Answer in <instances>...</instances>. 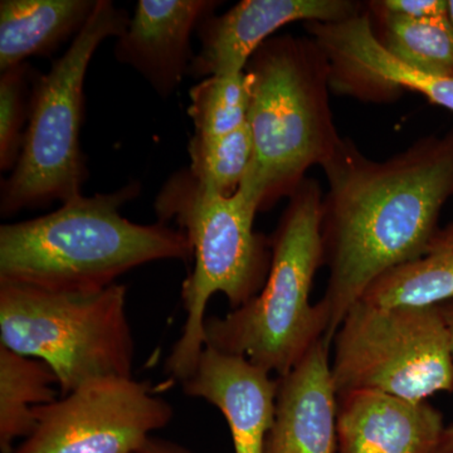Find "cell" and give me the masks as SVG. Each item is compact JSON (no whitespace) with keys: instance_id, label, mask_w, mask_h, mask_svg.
Segmentation results:
<instances>
[{"instance_id":"cell-10","label":"cell","mask_w":453,"mask_h":453,"mask_svg":"<svg viewBox=\"0 0 453 453\" xmlns=\"http://www.w3.org/2000/svg\"><path fill=\"white\" fill-rule=\"evenodd\" d=\"M303 28L326 56L334 94L389 104L412 91L453 111V79L423 73L389 53L365 12L340 22L303 23Z\"/></svg>"},{"instance_id":"cell-19","label":"cell","mask_w":453,"mask_h":453,"mask_svg":"<svg viewBox=\"0 0 453 453\" xmlns=\"http://www.w3.org/2000/svg\"><path fill=\"white\" fill-rule=\"evenodd\" d=\"M375 37L389 53L423 73L453 79V25L449 14L423 19L366 7Z\"/></svg>"},{"instance_id":"cell-23","label":"cell","mask_w":453,"mask_h":453,"mask_svg":"<svg viewBox=\"0 0 453 453\" xmlns=\"http://www.w3.org/2000/svg\"><path fill=\"white\" fill-rule=\"evenodd\" d=\"M366 7L408 19H423L449 14L447 0H372L366 2Z\"/></svg>"},{"instance_id":"cell-21","label":"cell","mask_w":453,"mask_h":453,"mask_svg":"<svg viewBox=\"0 0 453 453\" xmlns=\"http://www.w3.org/2000/svg\"><path fill=\"white\" fill-rule=\"evenodd\" d=\"M188 110L196 136H220L247 124L250 88L246 73L203 79L190 89Z\"/></svg>"},{"instance_id":"cell-7","label":"cell","mask_w":453,"mask_h":453,"mask_svg":"<svg viewBox=\"0 0 453 453\" xmlns=\"http://www.w3.org/2000/svg\"><path fill=\"white\" fill-rule=\"evenodd\" d=\"M129 20L110 0H97L65 55L49 73L35 77L22 153L11 177L2 181L3 217L81 196L88 175L80 144L86 73L100 44L120 37Z\"/></svg>"},{"instance_id":"cell-20","label":"cell","mask_w":453,"mask_h":453,"mask_svg":"<svg viewBox=\"0 0 453 453\" xmlns=\"http://www.w3.org/2000/svg\"><path fill=\"white\" fill-rule=\"evenodd\" d=\"M189 172L203 184L223 196L240 189L255 157L249 124L220 136L193 135L188 146Z\"/></svg>"},{"instance_id":"cell-12","label":"cell","mask_w":453,"mask_h":453,"mask_svg":"<svg viewBox=\"0 0 453 453\" xmlns=\"http://www.w3.org/2000/svg\"><path fill=\"white\" fill-rule=\"evenodd\" d=\"M220 4L216 0H139L115 57L138 71L159 96L169 97L189 73L190 38Z\"/></svg>"},{"instance_id":"cell-18","label":"cell","mask_w":453,"mask_h":453,"mask_svg":"<svg viewBox=\"0 0 453 453\" xmlns=\"http://www.w3.org/2000/svg\"><path fill=\"white\" fill-rule=\"evenodd\" d=\"M58 380L46 363L0 344V452L14 453L16 441L37 427V408L55 402Z\"/></svg>"},{"instance_id":"cell-4","label":"cell","mask_w":453,"mask_h":453,"mask_svg":"<svg viewBox=\"0 0 453 453\" xmlns=\"http://www.w3.org/2000/svg\"><path fill=\"white\" fill-rule=\"evenodd\" d=\"M162 225L175 222L192 244L195 270L181 285L186 321L165 363V372L186 381L205 348L204 323L214 294L235 310L252 300L270 273L271 237L253 229L258 204L243 188L223 196L199 183L189 169L179 170L155 198Z\"/></svg>"},{"instance_id":"cell-3","label":"cell","mask_w":453,"mask_h":453,"mask_svg":"<svg viewBox=\"0 0 453 453\" xmlns=\"http://www.w3.org/2000/svg\"><path fill=\"white\" fill-rule=\"evenodd\" d=\"M244 73L255 157L241 188L267 211L290 198L310 168H323L342 138L330 107L329 62L310 35H273Z\"/></svg>"},{"instance_id":"cell-14","label":"cell","mask_w":453,"mask_h":453,"mask_svg":"<svg viewBox=\"0 0 453 453\" xmlns=\"http://www.w3.org/2000/svg\"><path fill=\"white\" fill-rule=\"evenodd\" d=\"M332 342L319 340L299 365L277 377L275 419L265 453H336L338 393Z\"/></svg>"},{"instance_id":"cell-8","label":"cell","mask_w":453,"mask_h":453,"mask_svg":"<svg viewBox=\"0 0 453 453\" xmlns=\"http://www.w3.org/2000/svg\"><path fill=\"white\" fill-rule=\"evenodd\" d=\"M336 393L374 390L413 402L453 392V354L440 305L357 301L333 338Z\"/></svg>"},{"instance_id":"cell-15","label":"cell","mask_w":453,"mask_h":453,"mask_svg":"<svg viewBox=\"0 0 453 453\" xmlns=\"http://www.w3.org/2000/svg\"><path fill=\"white\" fill-rule=\"evenodd\" d=\"M446 427L428 401L374 390L338 395L336 453H436Z\"/></svg>"},{"instance_id":"cell-26","label":"cell","mask_w":453,"mask_h":453,"mask_svg":"<svg viewBox=\"0 0 453 453\" xmlns=\"http://www.w3.org/2000/svg\"><path fill=\"white\" fill-rule=\"evenodd\" d=\"M449 2V17L453 25V0H447Z\"/></svg>"},{"instance_id":"cell-17","label":"cell","mask_w":453,"mask_h":453,"mask_svg":"<svg viewBox=\"0 0 453 453\" xmlns=\"http://www.w3.org/2000/svg\"><path fill=\"white\" fill-rule=\"evenodd\" d=\"M453 299V222L438 229L421 256L399 265L369 286L372 306H438Z\"/></svg>"},{"instance_id":"cell-6","label":"cell","mask_w":453,"mask_h":453,"mask_svg":"<svg viewBox=\"0 0 453 453\" xmlns=\"http://www.w3.org/2000/svg\"><path fill=\"white\" fill-rule=\"evenodd\" d=\"M127 303L120 283L95 292L0 283V344L46 363L64 395L88 381L133 378Z\"/></svg>"},{"instance_id":"cell-25","label":"cell","mask_w":453,"mask_h":453,"mask_svg":"<svg viewBox=\"0 0 453 453\" xmlns=\"http://www.w3.org/2000/svg\"><path fill=\"white\" fill-rule=\"evenodd\" d=\"M138 453H192L186 447L164 440L159 437H150Z\"/></svg>"},{"instance_id":"cell-24","label":"cell","mask_w":453,"mask_h":453,"mask_svg":"<svg viewBox=\"0 0 453 453\" xmlns=\"http://www.w3.org/2000/svg\"><path fill=\"white\" fill-rule=\"evenodd\" d=\"M440 308L441 311H442L443 319H445L447 330H449V342H451L453 354V299L442 303V305H440ZM436 453H453V423L447 426Z\"/></svg>"},{"instance_id":"cell-2","label":"cell","mask_w":453,"mask_h":453,"mask_svg":"<svg viewBox=\"0 0 453 453\" xmlns=\"http://www.w3.org/2000/svg\"><path fill=\"white\" fill-rule=\"evenodd\" d=\"M139 189L130 183L112 193L81 195L38 219L0 226V283L95 292L150 262L189 264L192 244L180 229L122 216V205Z\"/></svg>"},{"instance_id":"cell-11","label":"cell","mask_w":453,"mask_h":453,"mask_svg":"<svg viewBox=\"0 0 453 453\" xmlns=\"http://www.w3.org/2000/svg\"><path fill=\"white\" fill-rule=\"evenodd\" d=\"M365 12V3L353 0H242L196 28L202 47L188 74L203 80L244 73L253 53L282 27L299 20L340 22Z\"/></svg>"},{"instance_id":"cell-5","label":"cell","mask_w":453,"mask_h":453,"mask_svg":"<svg viewBox=\"0 0 453 453\" xmlns=\"http://www.w3.org/2000/svg\"><path fill=\"white\" fill-rule=\"evenodd\" d=\"M323 196L318 181L306 178L288 198L271 235L273 257L264 288L225 316H207L205 347L242 356L281 377L327 338L324 310L310 301L316 273L325 266Z\"/></svg>"},{"instance_id":"cell-1","label":"cell","mask_w":453,"mask_h":453,"mask_svg":"<svg viewBox=\"0 0 453 453\" xmlns=\"http://www.w3.org/2000/svg\"><path fill=\"white\" fill-rule=\"evenodd\" d=\"M321 205L327 282L319 305L332 340L375 280L421 256L453 196V127L388 159L372 160L342 138L323 165Z\"/></svg>"},{"instance_id":"cell-13","label":"cell","mask_w":453,"mask_h":453,"mask_svg":"<svg viewBox=\"0 0 453 453\" xmlns=\"http://www.w3.org/2000/svg\"><path fill=\"white\" fill-rule=\"evenodd\" d=\"M184 393L219 408L234 453H265L275 419L277 378L242 356L205 347Z\"/></svg>"},{"instance_id":"cell-16","label":"cell","mask_w":453,"mask_h":453,"mask_svg":"<svg viewBox=\"0 0 453 453\" xmlns=\"http://www.w3.org/2000/svg\"><path fill=\"white\" fill-rule=\"evenodd\" d=\"M97 0H2L0 73L50 56L88 23Z\"/></svg>"},{"instance_id":"cell-9","label":"cell","mask_w":453,"mask_h":453,"mask_svg":"<svg viewBox=\"0 0 453 453\" xmlns=\"http://www.w3.org/2000/svg\"><path fill=\"white\" fill-rule=\"evenodd\" d=\"M174 410L145 381H88L37 408V427L14 453H138Z\"/></svg>"},{"instance_id":"cell-22","label":"cell","mask_w":453,"mask_h":453,"mask_svg":"<svg viewBox=\"0 0 453 453\" xmlns=\"http://www.w3.org/2000/svg\"><path fill=\"white\" fill-rule=\"evenodd\" d=\"M35 73L27 62L0 74V170L16 168L31 113Z\"/></svg>"}]
</instances>
